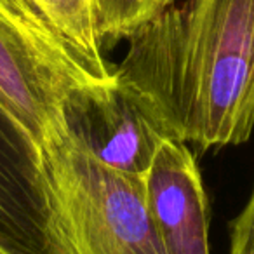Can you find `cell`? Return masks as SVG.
Returning a JSON list of instances; mask_svg holds the SVG:
<instances>
[{"label":"cell","mask_w":254,"mask_h":254,"mask_svg":"<svg viewBox=\"0 0 254 254\" xmlns=\"http://www.w3.org/2000/svg\"><path fill=\"white\" fill-rule=\"evenodd\" d=\"M113 73L153 99L178 141L242 145L254 131V0H185L127 39Z\"/></svg>","instance_id":"obj_1"},{"label":"cell","mask_w":254,"mask_h":254,"mask_svg":"<svg viewBox=\"0 0 254 254\" xmlns=\"http://www.w3.org/2000/svg\"><path fill=\"white\" fill-rule=\"evenodd\" d=\"M39 160L56 254H166L141 176L98 160L61 126Z\"/></svg>","instance_id":"obj_2"},{"label":"cell","mask_w":254,"mask_h":254,"mask_svg":"<svg viewBox=\"0 0 254 254\" xmlns=\"http://www.w3.org/2000/svg\"><path fill=\"white\" fill-rule=\"evenodd\" d=\"M61 127L101 162L145 176L173 129L150 96L115 75L108 84L78 85L61 103Z\"/></svg>","instance_id":"obj_3"},{"label":"cell","mask_w":254,"mask_h":254,"mask_svg":"<svg viewBox=\"0 0 254 254\" xmlns=\"http://www.w3.org/2000/svg\"><path fill=\"white\" fill-rule=\"evenodd\" d=\"M92 84L108 82L98 80L63 40L0 12V103L37 148L53 127L61 126V103L68 91Z\"/></svg>","instance_id":"obj_4"},{"label":"cell","mask_w":254,"mask_h":254,"mask_svg":"<svg viewBox=\"0 0 254 254\" xmlns=\"http://www.w3.org/2000/svg\"><path fill=\"white\" fill-rule=\"evenodd\" d=\"M0 242L14 254H56L39 148L0 103Z\"/></svg>","instance_id":"obj_5"},{"label":"cell","mask_w":254,"mask_h":254,"mask_svg":"<svg viewBox=\"0 0 254 254\" xmlns=\"http://www.w3.org/2000/svg\"><path fill=\"white\" fill-rule=\"evenodd\" d=\"M143 180L164 253L211 254L207 197L190 146L164 141Z\"/></svg>","instance_id":"obj_6"},{"label":"cell","mask_w":254,"mask_h":254,"mask_svg":"<svg viewBox=\"0 0 254 254\" xmlns=\"http://www.w3.org/2000/svg\"><path fill=\"white\" fill-rule=\"evenodd\" d=\"M51 28L66 42L92 75L101 82L115 80L105 58V46L96 26L91 0H30Z\"/></svg>","instance_id":"obj_7"},{"label":"cell","mask_w":254,"mask_h":254,"mask_svg":"<svg viewBox=\"0 0 254 254\" xmlns=\"http://www.w3.org/2000/svg\"><path fill=\"white\" fill-rule=\"evenodd\" d=\"M176 0H91L105 49L127 40L141 26L174 5Z\"/></svg>","instance_id":"obj_8"},{"label":"cell","mask_w":254,"mask_h":254,"mask_svg":"<svg viewBox=\"0 0 254 254\" xmlns=\"http://www.w3.org/2000/svg\"><path fill=\"white\" fill-rule=\"evenodd\" d=\"M0 12L5 14L7 18L14 19L19 25L33 30V32H39L47 37H54V39L63 40L51 28V25L46 21V18L40 14V11L30 0H0Z\"/></svg>","instance_id":"obj_9"},{"label":"cell","mask_w":254,"mask_h":254,"mask_svg":"<svg viewBox=\"0 0 254 254\" xmlns=\"http://www.w3.org/2000/svg\"><path fill=\"white\" fill-rule=\"evenodd\" d=\"M230 254H254V190L230 225Z\"/></svg>","instance_id":"obj_10"},{"label":"cell","mask_w":254,"mask_h":254,"mask_svg":"<svg viewBox=\"0 0 254 254\" xmlns=\"http://www.w3.org/2000/svg\"><path fill=\"white\" fill-rule=\"evenodd\" d=\"M0 254H14V253H12V251L9 249V247H5L4 244L0 242Z\"/></svg>","instance_id":"obj_11"}]
</instances>
